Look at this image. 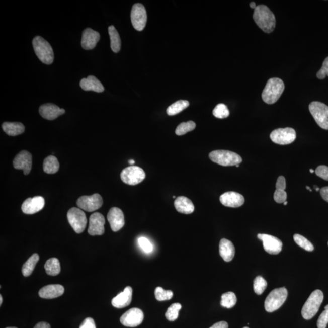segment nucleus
Returning <instances> with one entry per match:
<instances>
[{
  "instance_id": "1",
  "label": "nucleus",
  "mask_w": 328,
  "mask_h": 328,
  "mask_svg": "<svg viewBox=\"0 0 328 328\" xmlns=\"http://www.w3.org/2000/svg\"><path fill=\"white\" fill-rule=\"evenodd\" d=\"M253 19L259 27L266 33L273 32L276 25L274 14L265 5H259L255 9Z\"/></svg>"
},
{
  "instance_id": "2",
  "label": "nucleus",
  "mask_w": 328,
  "mask_h": 328,
  "mask_svg": "<svg viewBox=\"0 0 328 328\" xmlns=\"http://www.w3.org/2000/svg\"><path fill=\"white\" fill-rule=\"evenodd\" d=\"M285 90V84L282 79L272 78L266 85L262 97L263 101L268 104H274L277 102Z\"/></svg>"
},
{
  "instance_id": "3",
  "label": "nucleus",
  "mask_w": 328,
  "mask_h": 328,
  "mask_svg": "<svg viewBox=\"0 0 328 328\" xmlns=\"http://www.w3.org/2000/svg\"><path fill=\"white\" fill-rule=\"evenodd\" d=\"M35 53L42 63L51 64L53 63L54 54L53 49L48 42L42 37L36 36L32 40Z\"/></svg>"
},
{
  "instance_id": "4",
  "label": "nucleus",
  "mask_w": 328,
  "mask_h": 328,
  "mask_svg": "<svg viewBox=\"0 0 328 328\" xmlns=\"http://www.w3.org/2000/svg\"><path fill=\"white\" fill-rule=\"evenodd\" d=\"M323 298V293L320 290L312 292L301 310V314L305 320H310L314 317L320 309Z\"/></svg>"
},
{
  "instance_id": "5",
  "label": "nucleus",
  "mask_w": 328,
  "mask_h": 328,
  "mask_svg": "<svg viewBox=\"0 0 328 328\" xmlns=\"http://www.w3.org/2000/svg\"><path fill=\"white\" fill-rule=\"evenodd\" d=\"M209 158L213 162L222 166L239 165L242 159L239 154L227 150H215L211 152Z\"/></svg>"
},
{
  "instance_id": "6",
  "label": "nucleus",
  "mask_w": 328,
  "mask_h": 328,
  "mask_svg": "<svg viewBox=\"0 0 328 328\" xmlns=\"http://www.w3.org/2000/svg\"><path fill=\"white\" fill-rule=\"evenodd\" d=\"M288 297V291L283 288L275 289L266 298L265 307L266 311L272 312L280 308Z\"/></svg>"
},
{
  "instance_id": "7",
  "label": "nucleus",
  "mask_w": 328,
  "mask_h": 328,
  "mask_svg": "<svg viewBox=\"0 0 328 328\" xmlns=\"http://www.w3.org/2000/svg\"><path fill=\"white\" fill-rule=\"evenodd\" d=\"M309 109L319 127L328 130V106L320 102H312Z\"/></svg>"
},
{
  "instance_id": "8",
  "label": "nucleus",
  "mask_w": 328,
  "mask_h": 328,
  "mask_svg": "<svg viewBox=\"0 0 328 328\" xmlns=\"http://www.w3.org/2000/svg\"><path fill=\"white\" fill-rule=\"evenodd\" d=\"M67 218L73 229L77 233H81L86 229L87 219L86 213L80 209L72 207L67 213Z\"/></svg>"
},
{
  "instance_id": "9",
  "label": "nucleus",
  "mask_w": 328,
  "mask_h": 328,
  "mask_svg": "<svg viewBox=\"0 0 328 328\" xmlns=\"http://www.w3.org/2000/svg\"><path fill=\"white\" fill-rule=\"evenodd\" d=\"M121 178L124 183L130 186H135L145 180V173L139 167L130 166L123 170Z\"/></svg>"
},
{
  "instance_id": "10",
  "label": "nucleus",
  "mask_w": 328,
  "mask_h": 328,
  "mask_svg": "<svg viewBox=\"0 0 328 328\" xmlns=\"http://www.w3.org/2000/svg\"><path fill=\"white\" fill-rule=\"evenodd\" d=\"M272 141L278 145H289L296 139V132L292 128H278L274 130L270 135Z\"/></svg>"
},
{
  "instance_id": "11",
  "label": "nucleus",
  "mask_w": 328,
  "mask_h": 328,
  "mask_svg": "<svg viewBox=\"0 0 328 328\" xmlns=\"http://www.w3.org/2000/svg\"><path fill=\"white\" fill-rule=\"evenodd\" d=\"M103 204L102 196L95 193L92 196H83L78 199L77 206L79 209L92 212L100 209Z\"/></svg>"
},
{
  "instance_id": "12",
  "label": "nucleus",
  "mask_w": 328,
  "mask_h": 328,
  "mask_svg": "<svg viewBox=\"0 0 328 328\" xmlns=\"http://www.w3.org/2000/svg\"><path fill=\"white\" fill-rule=\"evenodd\" d=\"M131 20L136 30L142 31L145 28L147 22V15L145 7L142 4L133 5L131 13Z\"/></svg>"
},
{
  "instance_id": "13",
  "label": "nucleus",
  "mask_w": 328,
  "mask_h": 328,
  "mask_svg": "<svg viewBox=\"0 0 328 328\" xmlns=\"http://www.w3.org/2000/svg\"><path fill=\"white\" fill-rule=\"evenodd\" d=\"M144 314L141 309L132 308L129 309L122 315L120 321L125 326L136 327L142 323Z\"/></svg>"
},
{
  "instance_id": "14",
  "label": "nucleus",
  "mask_w": 328,
  "mask_h": 328,
  "mask_svg": "<svg viewBox=\"0 0 328 328\" xmlns=\"http://www.w3.org/2000/svg\"><path fill=\"white\" fill-rule=\"evenodd\" d=\"M257 237L263 241V247L266 253L272 255H277L282 251L283 243L277 237L268 234H259Z\"/></svg>"
},
{
  "instance_id": "15",
  "label": "nucleus",
  "mask_w": 328,
  "mask_h": 328,
  "mask_svg": "<svg viewBox=\"0 0 328 328\" xmlns=\"http://www.w3.org/2000/svg\"><path fill=\"white\" fill-rule=\"evenodd\" d=\"M45 201L42 196L29 198L22 206V212L25 214L32 215L40 212L45 206Z\"/></svg>"
},
{
  "instance_id": "16",
  "label": "nucleus",
  "mask_w": 328,
  "mask_h": 328,
  "mask_svg": "<svg viewBox=\"0 0 328 328\" xmlns=\"http://www.w3.org/2000/svg\"><path fill=\"white\" fill-rule=\"evenodd\" d=\"M32 155L29 151L23 150L17 154L13 161L14 168L23 170L25 175L30 173L32 169Z\"/></svg>"
},
{
  "instance_id": "17",
  "label": "nucleus",
  "mask_w": 328,
  "mask_h": 328,
  "mask_svg": "<svg viewBox=\"0 0 328 328\" xmlns=\"http://www.w3.org/2000/svg\"><path fill=\"white\" fill-rule=\"evenodd\" d=\"M105 218L101 213H93L90 217L88 232L92 236L103 235L105 232Z\"/></svg>"
},
{
  "instance_id": "18",
  "label": "nucleus",
  "mask_w": 328,
  "mask_h": 328,
  "mask_svg": "<svg viewBox=\"0 0 328 328\" xmlns=\"http://www.w3.org/2000/svg\"><path fill=\"white\" fill-rule=\"evenodd\" d=\"M107 219L111 230L116 232L121 229L125 225L124 213L118 207H113L108 213Z\"/></svg>"
},
{
  "instance_id": "19",
  "label": "nucleus",
  "mask_w": 328,
  "mask_h": 328,
  "mask_svg": "<svg viewBox=\"0 0 328 328\" xmlns=\"http://www.w3.org/2000/svg\"><path fill=\"white\" fill-rule=\"evenodd\" d=\"M100 39V34L98 32L94 31L91 28H87L82 33L81 41L82 48L86 50H91L95 48Z\"/></svg>"
},
{
  "instance_id": "20",
  "label": "nucleus",
  "mask_w": 328,
  "mask_h": 328,
  "mask_svg": "<svg viewBox=\"0 0 328 328\" xmlns=\"http://www.w3.org/2000/svg\"><path fill=\"white\" fill-rule=\"evenodd\" d=\"M222 205L225 207L237 208L242 206L244 203V198L239 193L234 192H225L219 198Z\"/></svg>"
},
{
  "instance_id": "21",
  "label": "nucleus",
  "mask_w": 328,
  "mask_h": 328,
  "mask_svg": "<svg viewBox=\"0 0 328 328\" xmlns=\"http://www.w3.org/2000/svg\"><path fill=\"white\" fill-rule=\"evenodd\" d=\"M39 113L44 119L52 121L65 113V110L58 107L56 105L46 104L41 105Z\"/></svg>"
},
{
  "instance_id": "22",
  "label": "nucleus",
  "mask_w": 328,
  "mask_h": 328,
  "mask_svg": "<svg viewBox=\"0 0 328 328\" xmlns=\"http://www.w3.org/2000/svg\"><path fill=\"white\" fill-rule=\"evenodd\" d=\"M133 289L130 286L126 287L124 291L120 293L116 297L113 298L111 303L116 308H124L130 305L132 300Z\"/></svg>"
},
{
  "instance_id": "23",
  "label": "nucleus",
  "mask_w": 328,
  "mask_h": 328,
  "mask_svg": "<svg viewBox=\"0 0 328 328\" xmlns=\"http://www.w3.org/2000/svg\"><path fill=\"white\" fill-rule=\"evenodd\" d=\"M64 288L60 285H51L44 286L40 290L39 296L45 299H53L64 294Z\"/></svg>"
},
{
  "instance_id": "24",
  "label": "nucleus",
  "mask_w": 328,
  "mask_h": 328,
  "mask_svg": "<svg viewBox=\"0 0 328 328\" xmlns=\"http://www.w3.org/2000/svg\"><path fill=\"white\" fill-rule=\"evenodd\" d=\"M80 86L81 89L86 92L93 91L96 93H102L105 90L103 85L93 75H89L87 78H82Z\"/></svg>"
},
{
  "instance_id": "25",
  "label": "nucleus",
  "mask_w": 328,
  "mask_h": 328,
  "mask_svg": "<svg viewBox=\"0 0 328 328\" xmlns=\"http://www.w3.org/2000/svg\"><path fill=\"white\" fill-rule=\"evenodd\" d=\"M219 254L225 262H231L235 254V249L233 243L227 239H222L219 242Z\"/></svg>"
},
{
  "instance_id": "26",
  "label": "nucleus",
  "mask_w": 328,
  "mask_h": 328,
  "mask_svg": "<svg viewBox=\"0 0 328 328\" xmlns=\"http://www.w3.org/2000/svg\"><path fill=\"white\" fill-rule=\"evenodd\" d=\"M175 209L183 214H191L195 210L192 201L185 196H179L174 203Z\"/></svg>"
},
{
  "instance_id": "27",
  "label": "nucleus",
  "mask_w": 328,
  "mask_h": 328,
  "mask_svg": "<svg viewBox=\"0 0 328 328\" xmlns=\"http://www.w3.org/2000/svg\"><path fill=\"white\" fill-rule=\"evenodd\" d=\"M286 183L285 177L280 176L278 177L276 183V190L274 193V198L276 203L282 204L287 200V193L285 192Z\"/></svg>"
},
{
  "instance_id": "28",
  "label": "nucleus",
  "mask_w": 328,
  "mask_h": 328,
  "mask_svg": "<svg viewBox=\"0 0 328 328\" xmlns=\"http://www.w3.org/2000/svg\"><path fill=\"white\" fill-rule=\"evenodd\" d=\"M2 128L5 132L11 136L20 135L25 130L24 125L20 122H4L2 124Z\"/></svg>"
},
{
  "instance_id": "29",
  "label": "nucleus",
  "mask_w": 328,
  "mask_h": 328,
  "mask_svg": "<svg viewBox=\"0 0 328 328\" xmlns=\"http://www.w3.org/2000/svg\"><path fill=\"white\" fill-rule=\"evenodd\" d=\"M111 40V48L115 53H118L121 50V40L118 31L114 26H110L108 28Z\"/></svg>"
},
{
  "instance_id": "30",
  "label": "nucleus",
  "mask_w": 328,
  "mask_h": 328,
  "mask_svg": "<svg viewBox=\"0 0 328 328\" xmlns=\"http://www.w3.org/2000/svg\"><path fill=\"white\" fill-rule=\"evenodd\" d=\"M60 164L57 157L54 156L47 157L43 162V171L48 174H54L58 171Z\"/></svg>"
},
{
  "instance_id": "31",
  "label": "nucleus",
  "mask_w": 328,
  "mask_h": 328,
  "mask_svg": "<svg viewBox=\"0 0 328 328\" xmlns=\"http://www.w3.org/2000/svg\"><path fill=\"white\" fill-rule=\"evenodd\" d=\"M40 257L37 254H34L26 261L23 265L22 271L24 277H29L33 272L36 266L39 262Z\"/></svg>"
},
{
  "instance_id": "32",
  "label": "nucleus",
  "mask_w": 328,
  "mask_h": 328,
  "mask_svg": "<svg viewBox=\"0 0 328 328\" xmlns=\"http://www.w3.org/2000/svg\"><path fill=\"white\" fill-rule=\"evenodd\" d=\"M45 269L47 274L51 276H56L61 271L59 260L56 258H51L46 262Z\"/></svg>"
},
{
  "instance_id": "33",
  "label": "nucleus",
  "mask_w": 328,
  "mask_h": 328,
  "mask_svg": "<svg viewBox=\"0 0 328 328\" xmlns=\"http://www.w3.org/2000/svg\"><path fill=\"white\" fill-rule=\"evenodd\" d=\"M189 106V102L185 100H180L175 102L167 110V113L169 116H175L182 112L184 110Z\"/></svg>"
},
{
  "instance_id": "34",
  "label": "nucleus",
  "mask_w": 328,
  "mask_h": 328,
  "mask_svg": "<svg viewBox=\"0 0 328 328\" xmlns=\"http://www.w3.org/2000/svg\"><path fill=\"white\" fill-rule=\"evenodd\" d=\"M237 298L235 293L228 292L222 295L221 305L222 307L230 309L235 306Z\"/></svg>"
},
{
  "instance_id": "35",
  "label": "nucleus",
  "mask_w": 328,
  "mask_h": 328,
  "mask_svg": "<svg viewBox=\"0 0 328 328\" xmlns=\"http://www.w3.org/2000/svg\"><path fill=\"white\" fill-rule=\"evenodd\" d=\"M196 127V124L193 121L181 123L176 129L175 133L178 136H183L192 131Z\"/></svg>"
},
{
  "instance_id": "36",
  "label": "nucleus",
  "mask_w": 328,
  "mask_h": 328,
  "mask_svg": "<svg viewBox=\"0 0 328 328\" xmlns=\"http://www.w3.org/2000/svg\"><path fill=\"white\" fill-rule=\"evenodd\" d=\"M294 239V241L296 242V244L299 245L301 248L304 249V250L308 252L314 251V245H313L312 243L310 242L309 240L304 238L302 235H299V234H295Z\"/></svg>"
},
{
  "instance_id": "37",
  "label": "nucleus",
  "mask_w": 328,
  "mask_h": 328,
  "mask_svg": "<svg viewBox=\"0 0 328 328\" xmlns=\"http://www.w3.org/2000/svg\"><path fill=\"white\" fill-rule=\"evenodd\" d=\"M182 308L180 303H174L172 304L167 310L166 317L168 320L174 321L177 320L179 317V312Z\"/></svg>"
},
{
  "instance_id": "38",
  "label": "nucleus",
  "mask_w": 328,
  "mask_h": 328,
  "mask_svg": "<svg viewBox=\"0 0 328 328\" xmlns=\"http://www.w3.org/2000/svg\"><path fill=\"white\" fill-rule=\"evenodd\" d=\"M268 283L262 277L258 276L254 281V289L257 295H260L265 291Z\"/></svg>"
},
{
  "instance_id": "39",
  "label": "nucleus",
  "mask_w": 328,
  "mask_h": 328,
  "mask_svg": "<svg viewBox=\"0 0 328 328\" xmlns=\"http://www.w3.org/2000/svg\"><path fill=\"white\" fill-rule=\"evenodd\" d=\"M213 116L218 119H225L229 116L230 112L226 105L219 104L216 105L213 111Z\"/></svg>"
},
{
  "instance_id": "40",
  "label": "nucleus",
  "mask_w": 328,
  "mask_h": 328,
  "mask_svg": "<svg viewBox=\"0 0 328 328\" xmlns=\"http://www.w3.org/2000/svg\"><path fill=\"white\" fill-rule=\"evenodd\" d=\"M154 294L156 300L160 301L171 300L174 296V293L172 291H166L161 287H157L155 289Z\"/></svg>"
},
{
  "instance_id": "41",
  "label": "nucleus",
  "mask_w": 328,
  "mask_h": 328,
  "mask_svg": "<svg viewBox=\"0 0 328 328\" xmlns=\"http://www.w3.org/2000/svg\"><path fill=\"white\" fill-rule=\"evenodd\" d=\"M137 243L140 249L146 254H150L153 251V245L148 238L146 237H139L137 239Z\"/></svg>"
},
{
  "instance_id": "42",
  "label": "nucleus",
  "mask_w": 328,
  "mask_h": 328,
  "mask_svg": "<svg viewBox=\"0 0 328 328\" xmlns=\"http://www.w3.org/2000/svg\"><path fill=\"white\" fill-rule=\"evenodd\" d=\"M328 323V304L324 307V310L321 313L317 321L318 328H326Z\"/></svg>"
},
{
  "instance_id": "43",
  "label": "nucleus",
  "mask_w": 328,
  "mask_h": 328,
  "mask_svg": "<svg viewBox=\"0 0 328 328\" xmlns=\"http://www.w3.org/2000/svg\"><path fill=\"white\" fill-rule=\"evenodd\" d=\"M326 76H328V57L325 58L321 68L319 70L317 74V78L320 80H323Z\"/></svg>"
},
{
  "instance_id": "44",
  "label": "nucleus",
  "mask_w": 328,
  "mask_h": 328,
  "mask_svg": "<svg viewBox=\"0 0 328 328\" xmlns=\"http://www.w3.org/2000/svg\"><path fill=\"white\" fill-rule=\"evenodd\" d=\"M315 174L324 180L328 181V167L326 166H318L315 170Z\"/></svg>"
},
{
  "instance_id": "45",
  "label": "nucleus",
  "mask_w": 328,
  "mask_h": 328,
  "mask_svg": "<svg viewBox=\"0 0 328 328\" xmlns=\"http://www.w3.org/2000/svg\"><path fill=\"white\" fill-rule=\"evenodd\" d=\"M79 328H96L95 320L92 318L88 317L82 322Z\"/></svg>"
},
{
  "instance_id": "46",
  "label": "nucleus",
  "mask_w": 328,
  "mask_h": 328,
  "mask_svg": "<svg viewBox=\"0 0 328 328\" xmlns=\"http://www.w3.org/2000/svg\"><path fill=\"white\" fill-rule=\"evenodd\" d=\"M320 195L322 198L328 203V187H324L320 189Z\"/></svg>"
},
{
  "instance_id": "47",
  "label": "nucleus",
  "mask_w": 328,
  "mask_h": 328,
  "mask_svg": "<svg viewBox=\"0 0 328 328\" xmlns=\"http://www.w3.org/2000/svg\"><path fill=\"white\" fill-rule=\"evenodd\" d=\"M228 325L226 321H219L218 323L213 324L210 328H228Z\"/></svg>"
},
{
  "instance_id": "48",
  "label": "nucleus",
  "mask_w": 328,
  "mask_h": 328,
  "mask_svg": "<svg viewBox=\"0 0 328 328\" xmlns=\"http://www.w3.org/2000/svg\"><path fill=\"white\" fill-rule=\"evenodd\" d=\"M34 328H51L50 324L46 322H40L35 326Z\"/></svg>"
},
{
  "instance_id": "49",
  "label": "nucleus",
  "mask_w": 328,
  "mask_h": 328,
  "mask_svg": "<svg viewBox=\"0 0 328 328\" xmlns=\"http://www.w3.org/2000/svg\"><path fill=\"white\" fill-rule=\"evenodd\" d=\"M250 7L253 9H256V3L255 2H251L250 4Z\"/></svg>"
},
{
  "instance_id": "50",
  "label": "nucleus",
  "mask_w": 328,
  "mask_h": 328,
  "mask_svg": "<svg viewBox=\"0 0 328 328\" xmlns=\"http://www.w3.org/2000/svg\"><path fill=\"white\" fill-rule=\"evenodd\" d=\"M128 163L131 164V165H133L134 163H135V160H134L133 159H130L128 160Z\"/></svg>"
},
{
  "instance_id": "51",
  "label": "nucleus",
  "mask_w": 328,
  "mask_h": 328,
  "mask_svg": "<svg viewBox=\"0 0 328 328\" xmlns=\"http://www.w3.org/2000/svg\"><path fill=\"white\" fill-rule=\"evenodd\" d=\"M2 303H3V297H2V295H0V305H2Z\"/></svg>"
},
{
  "instance_id": "52",
  "label": "nucleus",
  "mask_w": 328,
  "mask_h": 328,
  "mask_svg": "<svg viewBox=\"0 0 328 328\" xmlns=\"http://www.w3.org/2000/svg\"><path fill=\"white\" fill-rule=\"evenodd\" d=\"M314 189L316 190V191H319V190H320V189L317 186H314Z\"/></svg>"
},
{
  "instance_id": "53",
  "label": "nucleus",
  "mask_w": 328,
  "mask_h": 328,
  "mask_svg": "<svg viewBox=\"0 0 328 328\" xmlns=\"http://www.w3.org/2000/svg\"><path fill=\"white\" fill-rule=\"evenodd\" d=\"M306 188L307 190H309L310 192H312V189H310V187L309 186H306Z\"/></svg>"
},
{
  "instance_id": "54",
  "label": "nucleus",
  "mask_w": 328,
  "mask_h": 328,
  "mask_svg": "<svg viewBox=\"0 0 328 328\" xmlns=\"http://www.w3.org/2000/svg\"><path fill=\"white\" fill-rule=\"evenodd\" d=\"M309 171H310V173H311V174H313V173L314 172V171L313 169H310Z\"/></svg>"
},
{
  "instance_id": "55",
  "label": "nucleus",
  "mask_w": 328,
  "mask_h": 328,
  "mask_svg": "<svg viewBox=\"0 0 328 328\" xmlns=\"http://www.w3.org/2000/svg\"><path fill=\"white\" fill-rule=\"evenodd\" d=\"M283 204L284 205H285V206H286V205L288 204V202L285 201V203H284Z\"/></svg>"
},
{
  "instance_id": "56",
  "label": "nucleus",
  "mask_w": 328,
  "mask_h": 328,
  "mask_svg": "<svg viewBox=\"0 0 328 328\" xmlns=\"http://www.w3.org/2000/svg\"><path fill=\"white\" fill-rule=\"evenodd\" d=\"M7 328H17V327H8Z\"/></svg>"
},
{
  "instance_id": "57",
  "label": "nucleus",
  "mask_w": 328,
  "mask_h": 328,
  "mask_svg": "<svg viewBox=\"0 0 328 328\" xmlns=\"http://www.w3.org/2000/svg\"><path fill=\"white\" fill-rule=\"evenodd\" d=\"M236 168H239V165H237V166H236Z\"/></svg>"
},
{
  "instance_id": "58",
  "label": "nucleus",
  "mask_w": 328,
  "mask_h": 328,
  "mask_svg": "<svg viewBox=\"0 0 328 328\" xmlns=\"http://www.w3.org/2000/svg\"><path fill=\"white\" fill-rule=\"evenodd\" d=\"M173 198H176V196H174V197H173Z\"/></svg>"
},
{
  "instance_id": "59",
  "label": "nucleus",
  "mask_w": 328,
  "mask_h": 328,
  "mask_svg": "<svg viewBox=\"0 0 328 328\" xmlns=\"http://www.w3.org/2000/svg\"><path fill=\"white\" fill-rule=\"evenodd\" d=\"M243 328H249V327H243Z\"/></svg>"
}]
</instances>
